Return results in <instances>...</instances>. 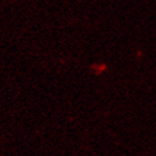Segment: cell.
<instances>
[{
	"label": "cell",
	"mask_w": 156,
	"mask_h": 156,
	"mask_svg": "<svg viewBox=\"0 0 156 156\" xmlns=\"http://www.w3.org/2000/svg\"><path fill=\"white\" fill-rule=\"evenodd\" d=\"M91 70L95 74H102L103 71H105V70H107V65L105 64H95V65L91 66Z\"/></svg>",
	"instance_id": "6da1fadb"
}]
</instances>
